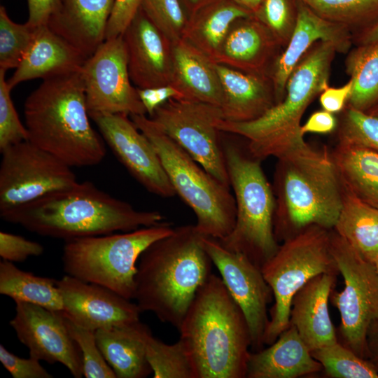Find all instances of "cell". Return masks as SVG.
I'll return each mask as SVG.
<instances>
[{"instance_id": "4dcf8cb0", "label": "cell", "mask_w": 378, "mask_h": 378, "mask_svg": "<svg viewBox=\"0 0 378 378\" xmlns=\"http://www.w3.org/2000/svg\"><path fill=\"white\" fill-rule=\"evenodd\" d=\"M333 229L373 262L378 254V210L344 189L342 208Z\"/></svg>"}, {"instance_id": "7402d4cb", "label": "cell", "mask_w": 378, "mask_h": 378, "mask_svg": "<svg viewBox=\"0 0 378 378\" xmlns=\"http://www.w3.org/2000/svg\"><path fill=\"white\" fill-rule=\"evenodd\" d=\"M279 47L270 30L252 15L232 24L212 60L246 72L269 74Z\"/></svg>"}, {"instance_id": "e575fe53", "label": "cell", "mask_w": 378, "mask_h": 378, "mask_svg": "<svg viewBox=\"0 0 378 378\" xmlns=\"http://www.w3.org/2000/svg\"><path fill=\"white\" fill-rule=\"evenodd\" d=\"M146 358L154 378H195L191 363L179 340L168 344L151 333L146 342Z\"/></svg>"}, {"instance_id": "681fc988", "label": "cell", "mask_w": 378, "mask_h": 378, "mask_svg": "<svg viewBox=\"0 0 378 378\" xmlns=\"http://www.w3.org/2000/svg\"><path fill=\"white\" fill-rule=\"evenodd\" d=\"M337 126V120L332 113L325 110L318 111L312 113L306 122L301 127V132L328 134Z\"/></svg>"}, {"instance_id": "83f0119b", "label": "cell", "mask_w": 378, "mask_h": 378, "mask_svg": "<svg viewBox=\"0 0 378 378\" xmlns=\"http://www.w3.org/2000/svg\"><path fill=\"white\" fill-rule=\"evenodd\" d=\"M149 328L139 321L95 331L98 346L118 378H145L153 373L146 358Z\"/></svg>"}, {"instance_id": "74e56055", "label": "cell", "mask_w": 378, "mask_h": 378, "mask_svg": "<svg viewBox=\"0 0 378 378\" xmlns=\"http://www.w3.org/2000/svg\"><path fill=\"white\" fill-rule=\"evenodd\" d=\"M339 144L378 153V116L348 107L340 128Z\"/></svg>"}, {"instance_id": "7a4b0ae2", "label": "cell", "mask_w": 378, "mask_h": 378, "mask_svg": "<svg viewBox=\"0 0 378 378\" xmlns=\"http://www.w3.org/2000/svg\"><path fill=\"white\" fill-rule=\"evenodd\" d=\"M178 330L195 378L246 377L248 326L220 276L200 286Z\"/></svg>"}, {"instance_id": "ffe728a7", "label": "cell", "mask_w": 378, "mask_h": 378, "mask_svg": "<svg viewBox=\"0 0 378 378\" xmlns=\"http://www.w3.org/2000/svg\"><path fill=\"white\" fill-rule=\"evenodd\" d=\"M297 8L296 22L288 43L278 55L270 70L276 103L285 93L287 80L303 56L316 43L334 44L339 52H346L352 43L349 27L321 17L302 2Z\"/></svg>"}, {"instance_id": "f5cc1de1", "label": "cell", "mask_w": 378, "mask_h": 378, "mask_svg": "<svg viewBox=\"0 0 378 378\" xmlns=\"http://www.w3.org/2000/svg\"><path fill=\"white\" fill-rule=\"evenodd\" d=\"M235 4L253 14L264 0H232Z\"/></svg>"}, {"instance_id": "d4e9b609", "label": "cell", "mask_w": 378, "mask_h": 378, "mask_svg": "<svg viewBox=\"0 0 378 378\" xmlns=\"http://www.w3.org/2000/svg\"><path fill=\"white\" fill-rule=\"evenodd\" d=\"M223 92L220 108L223 120L246 122L258 118L276 104L269 74L238 70L215 64Z\"/></svg>"}, {"instance_id": "8fae6325", "label": "cell", "mask_w": 378, "mask_h": 378, "mask_svg": "<svg viewBox=\"0 0 378 378\" xmlns=\"http://www.w3.org/2000/svg\"><path fill=\"white\" fill-rule=\"evenodd\" d=\"M330 246L344 284L330 296L340 315L341 343L364 358L368 330L378 320V272L335 230L330 232Z\"/></svg>"}, {"instance_id": "277c9868", "label": "cell", "mask_w": 378, "mask_h": 378, "mask_svg": "<svg viewBox=\"0 0 378 378\" xmlns=\"http://www.w3.org/2000/svg\"><path fill=\"white\" fill-rule=\"evenodd\" d=\"M28 141L71 167L94 166L106 155L92 127L80 72L43 80L24 104Z\"/></svg>"}, {"instance_id": "836d02e7", "label": "cell", "mask_w": 378, "mask_h": 378, "mask_svg": "<svg viewBox=\"0 0 378 378\" xmlns=\"http://www.w3.org/2000/svg\"><path fill=\"white\" fill-rule=\"evenodd\" d=\"M328 377L333 378H378L370 362L359 356L339 341L311 351Z\"/></svg>"}, {"instance_id": "30bf717a", "label": "cell", "mask_w": 378, "mask_h": 378, "mask_svg": "<svg viewBox=\"0 0 378 378\" xmlns=\"http://www.w3.org/2000/svg\"><path fill=\"white\" fill-rule=\"evenodd\" d=\"M261 271L274 301L263 337L264 344L270 345L290 326L295 293L317 275L340 273L330 251V231L314 225L300 230L279 246Z\"/></svg>"}, {"instance_id": "4316f807", "label": "cell", "mask_w": 378, "mask_h": 378, "mask_svg": "<svg viewBox=\"0 0 378 378\" xmlns=\"http://www.w3.org/2000/svg\"><path fill=\"white\" fill-rule=\"evenodd\" d=\"M216 63L183 38L172 43L171 83L182 99L220 107L222 88Z\"/></svg>"}, {"instance_id": "ba28073f", "label": "cell", "mask_w": 378, "mask_h": 378, "mask_svg": "<svg viewBox=\"0 0 378 378\" xmlns=\"http://www.w3.org/2000/svg\"><path fill=\"white\" fill-rule=\"evenodd\" d=\"M230 186L236 204L232 232L219 240L227 249L241 253L260 268L279 248L274 230L276 200L260 165L234 144L223 142Z\"/></svg>"}, {"instance_id": "d6a6232c", "label": "cell", "mask_w": 378, "mask_h": 378, "mask_svg": "<svg viewBox=\"0 0 378 378\" xmlns=\"http://www.w3.org/2000/svg\"><path fill=\"white\" fill-rule=\"evenodd\" d=\"M345 66L352 81L349 107L368 112L378 104V42L354 48Z\"/></svg>"}, {"instance_id": "8d00e7d4", "label": "cell", "mask_w": 378, "mask_h": 378, "mask_svg": "<svg viewBox=\"0 0 378 378\" xmlns=\"http://www.w3.org/2000/svg\"><path fill=\"white\" fill-rule=\"evenodd\" d=\"M27 22L11 20L4 6L0 7V69L17 68L29 48L36 31Z\"/></svg>"}, {"instance_id": "d6986e66", "label": "cell", "mask_w": 378, "mask_h": 378, "mask_svg": "<svg viewBox=\"0 0 378 378\" xmlns=\"http://www.w3.org/2000/svg\"><path fill=\"white\" fill-rule=\"evenodd\" d=\"M132 82L138 88L171 83L172 42L140 8L122 34Z\"/></svg>"}, {"instance_id": "ee69618b", "label": "cell", "mask_w": 378, "mask_h": 378, "mask_svg": "<svg viewBox=\"0 0 378 378\" xmlns=\"http://www.w3.org/2000/svg\"><path fill=\"white\" fill-rule=\"evenodd\" d=\"M0 361L13 378H52L41 364L34 358H20L0 345Z\"/></svg>"}, {"instance_id": "7c38bea8", "label": "cell", "mask_w": 378, "mask_h": 378, "mask_svg": "<svg viewBox=\"0 0 378 378\" xmlns=\"http://www.w3.org/2000/svg\"><path fill=\"white\" fill-rule=\"evenodd\" d=\"M208 173L230 187L218 122L220 107L184 99H171L149 117Z\"/></svg>"}, {"instance_id": "cb8c5ba5", "label": "cell", "mask_w": 378, "mask_h": 378, "mask_svg": "<svg viewBox=\"0 0 378 378\" xmlns=\"http://www.w3.org/2000/svg\"><path fill=\"white\" fill-rule=\"evenodd\" d=\"M87 59L47 24L42 25L36 28L29 48L7 83L12 90L28 80L80 72Z\"/></svg>"}, {"instance_id": "e0dca14e", "label": "cell", "mask_w": 378, "mask_h": 378, "mask_svg": "<svg viewBox=\"0 0 378 378\" xmlns=\"http://www.w3.org/2000/svg\"><path fill=\"white\" fill-rule=\"evenodd\" d=\"M29 357L49 364L59 363L75 378L83 376L80 351L58 312L24 302H15V314L9 322Z\"/></svg>"}, {"instance_id": "f35d334b", "label": "cell", "mask_w": 378, "mask_h": 378, "mask_svg": "<svg viewBox=\"0 0 378 378\" xmlns=\"http://www.w3.org/2000/svg\"><path fill=\"white\" fill-rule=\"evenodd\" d=\"M140 8L172 43L182 38L188 17L179 0H141Z\"/></svg>"}, {"instance_id": "7bdbcfd3", "label": "cell", "mask_w": 378, "mask_h": 378, "mask_svg": "<svg viewBox=\"0 0 378 378\" xmlns=\"http://www.w3.org/2000/svg\"><path fill=\"white\" fill-rule=\"evenodd\" d=\"M44 251L43 246L15 234L0 232V256L9 262H22L30 256H38Z\"/></svg>"}, {"instance_id": "bcb514c9", "label": "cell", "mask_w": 378, "mask_h": 378, "mask_svg": "<svg viewBox=\"0 0 378 378\" xmlns=\"http://www.w3.org/2000/svg\"><path fill=\"white\" fill-rule=\"evenodd\" d=\"M137 93L146 113L150 117L155 111L171 99H182L181 92L172 84L138 88Z\"/></svg>"}, {"instance_id": "ac0fdd59", "label": "cell", "mask_w": 378, "mask_h": 378, "mask_svg": "<svg viewBox=\"0 0 378 378\" xmlns=\"http://www.w3.org/2000/svg\"><path fill=\"white\" fill-rule=\"evenodd\" d=\"M63 317L83 328L99 329L121 326L139 320V307L113 290L65 275L57 280Z\"/></svg>"}, {"instance_id": "f546056e", "label": "cell", "mask_w": 378, "mask_h": 378, "mask_svg": "<svg viewBox=\"0 0 378 378\" xmlns=\"http://www.w3.org/2000/svg\"><path fill=\"white\" fill-rule=\"evenodd\" d=\"M332 157L344 189L378 210V153L338 144Z\"/></svg>"}, {"instance_id": "d590c367", "label": "cell", "mask_w": 378, "mask_h": 378, "mask_svg": "<svg viewBox=\"0 0 378 378\" xmlns=\"http://www.w3.org/2000/svg\"><path fill=\"white\" fill-rule=\"evenodd\" d=\"M321 17L349 27L378 14V0H298Z\"/></svg>"}, {"instance_id": "44dd1931", "label": "cell", "mask_w": 378, "mask_h": 378, "mask_svg": "<svg viewBox=\"0 0 378 378\" xmlns=\"http://www.w3.org/2000/svg\"><path fill=\"white\" fill-rule=\"evenodd\" d=\"M338 274L323 273L310 279L294 295L290 324L310 351L338 342L328 301Z\"/></svg>"}, {"instance_id": "b9f144b4", "label": "cell", "mask_w": 378, "mask_h": 378, "mask_svg": "<svg viewBox=\"0 0 378 378\" xmlns=\"http://www.w3.org/2000/svg\"><path fill=\"white\" fill-rule=\"evenodd\" d=\"M5 73L0 69V151L28 140L26 126L20 121L13 103Z\"/></svg>"}, {"instance_id": "5bb4252c", "label": "cell", "mask_w": 378, "mask_h": 378, "mask_svg": "<svg viewBox=\"0 0 378 378\" xmlns=\"http://www.w3.org/2000/svg\"><path fill=\"white\" fill-rule=\"evenodd\" d=\"M80 74L89 114H146L132 85L122 35L105 40L86 59Z\"/></svg>"}, {"instance_id": "5b68a950", "label": "cell", "mask_w": 378, "mask_h": 378, "mask_svg": "<svg viewBox=\"0 0 378 378\" xmlns=\"http://www.w3.org/2000/svg\"><path fill=\"white\" fill-rule=\"evenodd\" d=\"M336 46L319 41L303 56L290 75L282 99L256 119L246 122L225 120L218 124L224 133L248 141V153L258 160L277 159L307 142L301 132L302 118L312 102L328 85Z\"/></svg>"}, {"instance_id": "60d3db41", "label": "cell", "mask_w": 378, "mask_h": 378, "mask_svg": "<svg viewBox=\"0 0 378 378\" xmlns=\"http://www.w3.org/2000/svg\"><path fill=\"white\" fill-rule=\"evenodd\" d=\"M296 15L290 0H264L253 14L270 30L281 46H286L290 38Z\"/></svg>"}, {"instance_id": "f6af8a7d", "label": "cell", "mask_w": 378, "mask_h": 378, "mask_svg": "<svg viewBox=\"0 0 378 378\" xmlns=\"http://www.w3.org/2000/svg\"><path fill=\"white\" fill-rule=\"evenodd\" d=\"M141 0H115L109 18L106 39L121 36L140 9Z\"/></svg>"}, {"instance_id": "7dc6e473", "label": "cell", "mask_w": 378, "mask_h": 378, "mask_svg": "<svg viewBox=\"0 0 378 378\" xmlns=\"http://www.w3.org/2000/svg\"><path fill=\"white\" fill-rule=\"evenodd\" d=\"M352 90V81L340 88L327 85L319 94V102L323 110L331 113L340 112L348 103Z\"/></svg>"}, {"instance_id": "1f68e13d", "label": "cell", "mask_w": 378, "mask_h": 378, "mask_svg": "<svg viewBox=\"0 0 378 378\" xmlns=\"http://www.w3.org/2000/svg\"><path fill=\"white\" fill-rule=\"evenodd\" d=\"M0 293L15 302H28L58 313L63 309L57 280L23 271L4 260L0 262Z\"/></svg>"}, {"instance_id": "f907efd6", "label": "cell", "mask_w": 378, "mask_h": 378, "mask_svg": "<svg viewBox=\"0 0 378 378\" xmlns=\"http://www.w3.org/2000/svg\"><path fill=\"white\" fill-rule=\"evenodd\" d=\"M368 352L370 353L374 361L372 363L378 371V320L374 322L367 335Z\"/></svg>"}, {"instance_id": "c3c4849f", "label": "cell", "mask_w": 378, "mask_h": 378, "mask_svg": "<svg viewBox=\"0 0 378 378\" xmlns=\"http://www.w3.org/2000/svg\"><path fill=\"white\" fill-rule=\"evenodd\" d=\"M59 3L60 0H27L29 18L27 22L34 27L47 24Z\"/></svg>"}, {"instance_id": "484cf974", "label": "cell", "mask_w": 378, "mask_h": 378, "mask_svg": "<svg viewBox=\"0 0 378 378\" xmlns=\"http://www.w3.org/2000/svg\"><path fill=\"white\" fill-rule=\"evenodd\" d=\"M323 370L311 351L290 325L267 348L251 351L246 377L297 378Z\"/></svg>"}, {"instance_id": "9c48e42d", "label": "cell", "mask_w": 378, "mask_h": 378, "mask_svg": "<svg viewBox=\"0 0 378 378\" xmlns=\"http://www.w3.org/2000/svg\"><path fill=\"white\" fill-rule=\"evenodd\" d=\"M171 223L65 241L62 260L66 274L104 286L133 300L136 263L152 243L173 232Z\"/></svg>"}, {"instance_id": "6da1fadb", "label": "cell", "mask_w": 378, "mask_h": 378, "mask_svg": "<svg viewBox=\"0 0 378 378\" xmlns=\"http://www.w3.org/2000/svg\"><path fill=\"white\" fill-rule=\"evenodd\" d=\"M0 216L41 236L64 241L130 232L164 219L160 211L137 210L88 181L1 211Z\"/></svg>"}, {"instance_id": "2e32d148", "label": "cell", "mask_w": 378, "mask_h": 378, "mask_svg": "<svg viewBox=\"0 0 378 378\" xmlns=\"http://www.w3.org/2000/svg\"><path fill=\"white\" fill-rule=\"evenodd\" d=\"M89 115L104 142L136 181L158 196L171 197L176 195L153 144L128 115L106 113Z\"/></svg>"}, {"instance_id": "603a6c76", "label": "cell", "mask_w": 378, "mask_h": 378, "mask_svg": "<svg viewBox=\"0 0 378 378\" xmlns=\"http://www.w3.org/2000/svg\"><path fill=\"white\" fill-rule=\"evenodd\" d=\"M115 0H60L47 25L88 58L104 42Z\"/></svg>"}, {"instance_id": "f1b7e54d", "label": "cell", "mask_w": 378, "mask_h": 378, "mask_svg": "<svg viewBox=\"0 0 378 378\" xmlns=\"http://www.w3.org/2000/svg\"><path fill=\"white\" fill-rule=\"evenodd\" d=\"M252 15L232 0H211L190 13L182 38L212 59L232 24Z\"/></svg>"}, {"instance_id": "11a10c76", "label": "cell", "mask_w": 378, "mask_h": 378, "mask_svg": "<svg viewBox=\"0 0 378 378\" xmlns=\"http://www.w3.org/2000/svg\"><path fill=\"white\" fill-rule=\"evenodd\" d=\"M370 111L368 113L378 116V104L373 106Z\"/></svg>"}, {"instance_id": "816d5d0a", "label": "cell", "mask_w": 378, "mask_h": 378, "mask_svg": "<svg viewBox=\"0 0 378 378\" xmlns=\"http://www.w3.org/2000/svg\"><path fill=\"white\" fill-rule=\"evenodd\" d=\"M356 41L358 45L378 42V19L360 32Z\"/></svg>"}, {"instance_id": "ab89813d", "label": "cell", "mask_w": 378, "mask_h": 378, "mask_svg": "<svg viewBox=\"0 0 378 378\" xmlns=\"http://www.w3.org/2000/svg\"><path fill=\"white\" fill-rule=\"evenodd\" d=\"M64 320L70 335L80 351L83 376L86 378H116L98 346L95 331L80 326L66 318Z\"/></svg>"}, {"instance_id": "4fadbf2b", "label": "cell", "mask_w": 378, "mask_h": 378, "mask_svg": "<svg viewBox=\"0 0 378 378\" xmlns=\"http://www.w3.org/2000/svg\"><path fill=\"white\" fill-rule=\"evenodd\" d=\"M1 153L0 211L78 183L71 167L28 140Z\"/></svg>"}, {"instance_id": "52a82bcc", "label": "cell", "mask_w": 378, "mask_h": 378, "mask_svg": "<svg viewBox=\"0 0 378 378\" xmlns=\"http://www.w3.org/2000/svg\"><path fill=\"white\" fill-rule=\"evenodd\" d=\"M130 118L150 140L176 192L192 210L198 232L220 240L232 232L236 221L234 195L208 173L146 115Z\"/></svg>"}, {"instance_id": "9a60e30c", "label": "cell", "mask_w": 378, "mask_h": 378, "mask_svg": "<svg viewBox=\"0 0 378 378\" xmlns=\"http://www.w3.org/2000/svg\"><path fill=\"white\" fill-rule=\"evenodd\" d=\"M202 242L246 318L251 339V351L261 350L269 322L267 305L274 298L261 268L245 255L227 249L218 239L202 236Z\"/></svg>"}, {"instance_id": "db71d44e", "label": "cell", "mask_w": 378, "mask_h": 378, "mask_svg": "<svg viewBox=\"0 0 378 378\" xmlns=\"http://www.w3.org/2000/svg\"><path fill=\"white\" fill-rule=\"evenodd\" d=\"M185 4L189 8L191 13L197 10L198 8L202 5L206 4L207 2L211 0H183Z\"/></svg>"}, {"instance_id": "3957f363", "label": "cell", "mask_w": 378, "mask_h": 378, "mask_svg": "<svg viewBox=\"0 0 378 378\" xmlns=\"http://www.w3.org/2000/svg\"><path fill=\"white\" fill-rule=\"evenodd\" d=\"M202 237L195 225H182L143 251L133 299L141 312L179 328L198 288L212 274Z\"/></svg>"}, {"instance_id": "9f6ffc18", "label": "cell", "mask_w": 378, "mask_h": 378, "mask_svg": "<svg viewBox=\"0 0 378 378\" xmlns=\"http://www.w3.org/2000/svg\"><path fill=\"white\" fill-rule=\"evenodd\" d=\"M373 265H374L377 272H378V254L377 255L376 258H374L373 261Z\"/></svg>"}, {"instance_id": "8992f818", "label": "cell", "mask_w": 378, "mask_h": 378, "mask_svg": "<svg viewBox=\"0 0 378 378\" xmlns=\"http://www.w3.org/2000/svg\"><path fill=\"white\" fill-rule=\"evenodd\" d=\"M275 236L285 225L298 232L310 225L333 229L343 204L344 188L332 155L307 143L278 158Z\"/></svg>"}]
</instances>
